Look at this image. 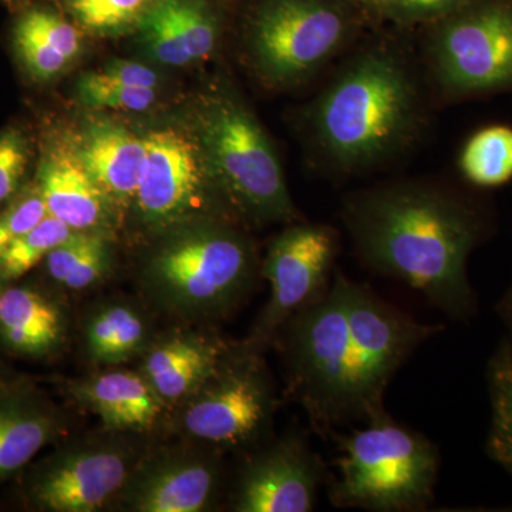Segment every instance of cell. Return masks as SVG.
Masks as SVG:
<instances>
[{"label":"cell","instance_id":"cell-1","mask_svg":"<svg viewBox=\"0 0 512 512\" xmlns=\"http://www.w3.org/2000/svg\"><path fill=\"white\" fill-rule=\"evenodd\" d=\"M443 330L336 269L325 296L286 320L272 348L284 370L286 399L302 407L316 434L332 439L342 427L386 413L393 377Z\"/></svg>","mask_w":512,"mask_h":512},{"label":"cell","instance_id":"cell-24","mask_svg":"<svg viewBox=\"0 0 512 512\" xmlns=\"http://www.w3.org/2000/svg\"><path fill=\"white\" fill-rule=\"evenodd\" d=\"M491 424L487 451L512 477V343L504 340L487 372Z\"/></svg>","mask_w":512,"mask_h":512},{"label":"cell","instance_id":"cell-15","mask_svg":"<svg viewBox=\"0 0 512 512\" xmlns=\"http://www.w3.org/2000/svg\"><path fill=\"white\" fill-rule=\"evenodd\" d=\"M67 302L42 281L25 278L0 288V353L28 362L57 359L73 336Z\"/></svg>","mask_w":512,"mask_h":512},{"label":"cell","instance_id":"cell-14","mask_svg":"<svg viewBox=\"0 0 512 512\" xmlns=\"http://www.w3.org/2000/svg\"><path fill=\"white\" fill-rule=\"evenodd\" d=\"M430 59L444 92L512 87L511 3H490L448 19L433 37Z\"/></svg>","mask_w":512,"mask_h":512},{"label":"cell","instance_id":"cell-16","mask_svg":"<svg viewBox=\"0 0 512 512\" xmlns=\"http://www.w3.org/2000/svg\"><path fill=\"white\" fill-rule=\"evenodd\" d=\"M231 342L217 328L177 323L158 333L137 370L171 412L200 389Z\"/></svg>","mask_w":512,"mask_h":512},{"label":"cell","instance_id":"cell-23","mask_svg":"<svg viewBox=\"0 0 512 512\" xmlns=\"http://www.w3.org/2000/svg\"><path fill=\"white\" fill-rule=\"evenodd\" d=\"M20 63L36 82H50L66 69L82 47L79 32L52 9L26 10L13 28Z\"/></svg>","mask_w":512,"mask_h":512},{"label":"cell","instance_id":"cell-9","mask_svg":"<svg viewBox=\"0 0 512 512\" xmlns=\"http://www.w3.org/2000/svg\"><path fill=\"white\" fill-rule=\"evenodd\" d=\"M146 158L136 200L128 214L148 235L201 217L229 220L234 212L212 177L210 165H202L200 148L174 128L153 131L144 138ZM224 197V194H222ZM225 198V197H224Z\"/></svg>","mask_w":512,"mask_h":512},{"label":"cell","instance_id":"cell-25","mask_svg":"<svg viewBox=\"0 0 512 512\" xmlns=\"http://www.w3.org/2000/svg\"><path fill=\"white\" fill-rule=\"evenodd\" d=\"M464 177L478 187H498L512 178V128L490 126L467 141L460 157Z\"/></svg>","mask_w":512,"mask_h":512},{"label":"cell","instance_id":"cell-35","mask_svg":"<svg viewBox=\"0 0 512 512\" xmlns=\"http://www.w3.org/2000/svg\"><path fill=\"white\" fill-rule=\"evenodd\" d=\"M501 313H503L504 319L507 320L508 326L512 330V288L508 295L505 296L503 303H501Z\"/></svg>","mask_w":512,"mask_h":512},{"label":"cell","instance_id":"cell-11","mask_svg":"<svg viewBox=\"0 0 512 512\" xmlns=\"http://www.w3.org/2000/svg\"><path fill=\"white\" fill-rule=\"evenodd\" d=\"M338 252V231L330 225L303 222L281 232L261 264V276L269 284L268 301L244 342L268 352L286 320L329 291Z\"/></svg>","mask_w":512,"mask_h":512},{"label":"cell","instance_id":"cell-21","mask_svg":"<svg viewBox=\"0 0 512 512\" xmlns=\"http://www.w3.org/2000/svg\"><path fill=\"white\" fill-rule=\"evenodd\" d=\"M74 147L87 173L124 220L136 200L146 158L144 138L119 124L97 123L84 131Z\"/></svg>","mask_w":512,"mask_h":512},{"label":"cell","instance_id":"cell-17","mask_svg":"<svg viewBox=\"0 0 512 512\" xmlns=\"http://www.w3.org/2000/svg\"><path fill=\"white\" fill-rule=\"evenodd\" d=\"M70 434V417L32 377L0 384V483L20 476L33 458Z\"/></svg>","mask_w":512,"mask_h":512},{"label":"cell","instance_id":"cell-26","mask_svg":"<svg viewBox=\"0 0 512 512\" xmlns=\"http://www.w3.org/2000/svg\"><path fill=\"white\" fill-rule=\"evenodd\" d=\"M73 229L52 215L0 252V288L22 281L47 254L72 235Z\"/></svg>","mask_w":512,"mask_h":512},{"label":"cell","instance_id":"cell-34","mask_svg":"<svg viewBox=\"0 0 512 512\" xmlns=\"http://www.w3.org/2000/svg\"><path fill=\"white\" fill-rule=\"evenodd\" d=\"M99 73L104 79L124 84V86L153 87V89H156L158 82L156 73L153 70L138 63H111L103 72Z\"/></svg>","mask_w":512,"mask_h":512},{"label":"cell","instance_id":"cell-13","mask_svg":"<svg viewBox=\"0 0 512 512\" xmlns=\"http://www.w3.org/2000/svg\"><path fill=\"white\" fill-rule=\"evenodd\" d=\"M229 474L225 507L234 512H311L329 470L302 429L272 436Z\"/></svg>","mask_w":512,"mask_h":512},{"label":"cell","instance_id":"cell-10","mask_svg":"<svg viewBox=\"0 0 512 512\" xmlns=\"http://www.w3.org/2000/svg\"><path fill=\"white\" fill-rule=\"evenodd\" d=\"M173 437L148 446L120 495L116 511L208 512L225 507L227 454Z\"/></svg>","mask_w":512,"mask_h":512},{"label":"cell","instance_id":"cell-29","mask_svg":"<svg viewBox=\"0 0 512 512\" xmlns=\"http://www.w3.org/2000/svg\"><path fill=\"white\" fill-rule=\"evenodd\" d=\"M138 26L147 49L158 62L168 66H185L192 62L175 29L167 0H156Z\"/></svg>","mask_w":512,"mask_h":512},{"label":"cell","instance_id":"cell-27","mask_svg":"<svg viewBox=\"0 0 512 512\" xmlns=\"http://www.w3.org/2000/svg\"><path fill=\"white\" fill-rule=\"evenodd\" d=\"M156 0H64L73 18L89 32L116 35L141 18Z\"/></svg>","mask_w":512,"mask_h":512},{"label":"cell","instance_id":"cell-33","mask_svg":"<svg viewBox=\"0 0 512 512\" xmlns=\"http://www.w3.org/2000/svg\"><path fill=\"white\" fill-rule=\"evenodd\" d=\"M457 2L460 0H383L392 15L406 20L434 18Z\"/></svg>","mask_w":512,"mask_h":512},{"label":"cell","instance_id":"cell-6","mask_svg":"<svg viewBox=\"0 0 512 512\" xmlns=\"http://www.w3.org/2000/svg\"><path fill=\"white\" fill-rule=\"evenodd\" d=\"M279 404L265 353L232 340L200 389L171 410L167 433L239 456L274 436Z\"/></svg>","mask_w":512,"mask_h":512},{"label":"cell","instance_id":"cell-32","mask_svg":"<svg viewBox=\"0 0 512 512\" xmlns=\"http://www.w3.org/2000/svg\"><path fill=\"white\" fill-rule=\"evenodd\" d=\"M49 215L39 188L32 181L18 197L0 210V252L28 234Z\"/></svg>","mask_w":512,"mask_h":512},{"label":"cell","instance_id":"cell-3","mask_svg":"<svg viewBox=\"0 0 512 512\" xmlns=\"http://www.w3.org/2000/svg\"><path fill=\"white\" fill-rule=\"evenodd\" d=\"M153 238L138 268V293L175 323L217 328L249 301L262 278L251 241L225 218H195Z\"/></svg>","mask_w":512,"mask_h":512},{"label":"cell","instance_id":"cell-18","mask_svg":"<svg viewBox=\"0 0 512 512\" xmlns=\"http://www.w3.org/2000/svg\"><path fill=\"white\" fill-rule=\"evenodd\" d=\"M63 389L74 403L96 414L106 429L147 437L168 436L170 409L137 369L107 367L64 380Z\"/></svg>","mask_w":512,"mask_h":512},{"label":"cell","instance_id":"cell-4","mask_svg":"<svg viewBox=\"0 0 512 512\" xmlns=\"http://www.w3.org/2000/svg\"><path fill=\"white\" fill-rule=\"evenodd\" d=\"M421 123V97L396 53L372 49L353 59L316 101L318 146L339 170L376 167L409 146Z\"/></svg>","mask_w":512,"mask_h":512},{"label":"cell","instance_id":"cell-5","mask_svg":"<svg viewBox=\"0 0 512 512\" xmlns=\"http://www.w3.org/2000/svg\"><path fill=\"white\" fill-rule=\"evenodd\" d=\"M332 439L338 457L326 485L336 508L420 512L434 503L440 454L424 434L386 412Z\"/></svg>","mask_w":512,"mask_h":512},{"label":"cell","instance_id":"cell-22","mask_svg":"<svg viewBox=\"0 0 512 512\" xmlns=\"http://www.w3.org/2000/svg\"><path fill=\"white\" fill-rule=\"evenodd\" d=\"M113 234L73 231L39 265L43 284L60 295H82L106 284L114 272Z\"/></svg>","mask_w":512,"mask_h":512},{"label":"cell","instance_id":"cell-31","mask_svg":"<svg viewBox=\"0 0 512 512\" xmlns=\"http://www.w3.org/2000/svg\"><path fill=\"white\" fill-rule=\"evenodd\" d=\"M30 161L32 150L25 133L16 127L0 131V210L30 184L26 181Z\"/></svg>","mask_w":512,"mask_h":512},{"label":"cell","instance_id":"cell-19","mask_svg":"<svg viewBox=\"0 0 512 512\" xmlns=\"http://www.w3.org/2000/svg\"><path fill=\"white\" fill-rule=\"evenodd\" d=\"M33 181L49 215L73 231L114 234L123 222L119 210L87 173L73 141L50 138Z\"/></svg>","mask_w":512,"mask_h":512},{"label":"cell","instance_id":"cell-30","mask_svg":"<svg viewBox=\"0 0 512 512\" xmlns=\"http://www.w3.org/2000/svg\"><path fill=\"white\" fill-rule=\"evenodd\" d=\"M79 96L92 109L144 111L156 101L153 87H133L110 82L100 73H89L80 80Z\"/></svg>","mask_w":512,"mask_h":512},{"label":"cell","instance_id":"cell-36","mask_svg":"<svg viewBox=\"0 0 512 512\" xmlns=\"http://www.w3.org/2000/svg\"><path fill=\"white\" fill-rule=\"evenodd\" d=\"M18 375L19 373L15 372V370H13L12 367H10L8 363L0 357V384L9 382V380H12L13 377Z\"/></svg>","mask_w":512,"mask_h":512},{"label":"cell","instance_id":"cell-7","mask_svg":"<svg viewBox=\"0 0 512 512\" xmlns=\"http://www.w3.org/2000/svg\"><path fill=\"white\" fill-rule=\"evenodd\" d=\"M156 439L103 426L69 434L20 473V500L29 511H116L131 473Z\"/></svg>","mask_w":512,"mask_h":512},{"label":"cell","instance_id":"cell-20","mask_svg":"<svg viewBox=\"0 0 512 512\" xmlns=\"http://www.w3.org/2000/svg\"><path fill=\"white\" fill-rule=\"evenodd\" d=\"M157 316L140 296L97 299L80 318L84 360L96 369H107L140 359L161 332Z\"/></svg>","mask_w":512,"mask_h":512},{"label":"cell","instance_id":"cell-12","mask_svg":"<svg viewBox=\"0 0 512 512\" xmlns=\"http://www.w3.org/2000/svg\"><path fill=\"white\" fill-rule=\"evenodd\" d=\"M348 32V16L328 0H266L252 23V55L271 82H298L328 62Z\"/></svg>","mask_w":512,"mask_h":512},{"label":"cell","instance_id":"cell-28","mask_svg":"<svg viewBox=\"0 0 512 512\" xmlns=\"http://www.w3.org/2000/svg\"><path fill=\"white\" fill-rule=\"evenodd\" d=\"M178 36L192 62L205 59L217 42V22L204 3L198 0H167Z\"/></svg>","mask_w":512,"mask_h":512},{"label":"cell","instance_id":"cell-2","mask_svg":"<svg viewBox=\"0 0 512 512\" xmlns=\"http://www.w3.org/2000/svg\"><path fill=\"white\" fill-rule=\"evenodd\" d=\"M342 220L373 274L409 286L448 318L474 316L467 262L481 221L466 201L436 185L386 184L348 195Z\"/></svg>","mask_w":512,"mask_h":512},{"label":"cell","instance_id":"cell-8","mask_svg":"<svg viewBox=\"0 0 512 512\" xmlns=\"http://www.w3.org/2000/svg\"><path fill=\"white\" fill-rule=\"evenodd\" d=\"M204 144L212 177L235 217L251 224L296 221L274 147L242 104L228 97L212 104Z\"/></svg>","mask_w":512,"mask_h":512}]
</instances>
